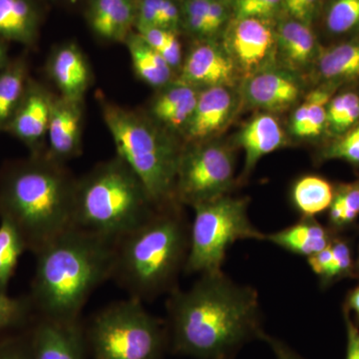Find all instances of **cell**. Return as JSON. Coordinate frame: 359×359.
<instances>
[{
    "mask_svg": "<svg viewBox=\"0 0 359 359\" xmlns=\"http://www.w3.org/2000/svg\"><path fill=\"white\" fill-rule=\"evenodd\" d=\"M174 347L200 359H233L264 334L257 290L224 275L205 273L191 289H174L168 302Z\"/></svg>",
    "mask_w": 359,
    "mask_h": 359,
    "instance_id": "cell-1",
    "label": "cell"
},
{
    "mask_svg": "<svg viewBox=\"0 0 359 359\" xmlns=\"http://www.w3.org/2000/svg\"><path fill=\"white\" fill-rule=\"evenodd\" d=\"M114 244L72 226L35 254L32 301L45 318L77 321L90 295L111 280Z\"/></svg>",
    "mask_w": 359,
    "mask_h": 359,
    "instance_id": "cell-2",
    "label": "cell"
},
{
    "mask_svg": "<svg viewBox=\"0 0 359 359\" xmlns=\"http://www.w3.org/2000/svg\"><path fill=\"white\" fill-rule=\"evenodd\" d=\"M76 180L45 153L9 168L0 180V219L20 231L26 249L37 254L74 226Z\"/></svg>",
    "mask_w": 359,
    "mask_h": 359,
    "instance_id": "cell-3",
    "label": "cell"
},
{
    "mask_svg": "<svg viewBox=\"0 0 359 359\" xmlns=\"http://www.w3.org/2000/svg\"><path fill=\"white\" fill-rule=\"evenodd\" d=\"M181 208L156 209L147 221L115 241L111 280L129 297L144 302L175 289L190 249V229Z\"/></svg>",
    "mask_w": 359,
    "mask_h": 359,
    "instance_id": "cell-4",
    "label": "cell"
},
{
    "mask_svg": "<svg viewBox=\"0 0 359 359\" xmlns=\"http://www.w3.org/2000/svg\"><path fill=\"white\" fill-rule=\"evenodd\" d=\"M101 111L118 157L140 179L156 209L178 204L175 185L183 141L158 126L145 112L103 99Z\"/></svg>",
    "mask_w": 359,
    "mask_h": 359,
    "instance_id": "cell-5",
    "label": "cell"
},
{
    "mask_svg": "<svg viewBox=\"0 0 359 359\" xmlns=\"http://www.w3.org/2000/svg\"><path fill=\"white\" fill-rule=\"evenodd\" d=\"M155 210L140 179L118 156L76 180L74 226L82 230L115 242Z\"/></svg>",
    "mask_w": 359,
    "mask_h": 359,
    "instance_id": "cell-6",
    "label": "cell"
},
{
    "mask_svg": "<svg viewBox=\"0 0 359 359\" xmlns=\"http://www.w3.org/2000/svg\"><path fill=\"white\" fill-rule=\"evenodd\" d=\"M248 205V198L226 195L193 208L195 217L184 271L201 275L221 273L226 250L233 243L266 240V236L250 223Z\"/></svg>",
    "mask_w": 359,
    "mask_h": 359,
    "instance_id": "cell-7",
    "label": "cell"
},
{
    "mask_svg": "<svg viewBox=\"0 0 359 359\" xmlns=\"http://www.w3.org/2000/svg\"><path fill=\"white\" fill-rule=\"evenodd\" d=\"M90 340L96 359H159L164 334L143 302L129 297L96 314Z\"/></svg>",
    "mask_w": 359,
    "mask_h": 359,
    "instance_id": "cell-8",
    "label": "cell"
},
{
    "mask_svg": "<svg viewBox=\"0 0 359 359\" xmlns=\"http://www.w3.org/2000/svg\"><path fill=\"white\" fill-rule=\"evenodd\" d=\"M235 149L221 138L184 144L180 158L175 200L195 205L229 195L236 184Z\"/></svg>",
    "mask_w": 359,
    "mask_h": 359,
    "instance_id": "cell-9",
    "label": "cell"
},
{
    "mask_svg": "<svg viewBox=\"0 0 359 359\" xmlns=\"http://www.w3.org/2000/svg\"><path fill=\"white\" fill-rule=\"evenodd\" d=\"M222 43L235 63L242 80L278 65L275 25L257 18L233 20L226 26Z\"/></svg>",
    "mask_w": 359,
    "mask_h": 359,
    "instance_id": "cell-10",
    "label": "cell"
},
{
    "mask_svg": "<svg viewBox=\"0 0 359 359\" xmlns=\"http://www.w3.org/2000/svg\"><path fill=\"white\" fill-rule=\"evenodd\" d=\"M304 89V77L280 65L254 73L238 85L242 107L273 115L295 108Z\"/></svg>",
    "mask_w": 359,
    "mask_h": 359,
    "instance_id": "cell-11",
    "label": "cell"
},
{
    "mask_svg": "<svg viewBox=\"0 0 359 359\" xmlns=\"http://www.w3.org/2000/svg\"><path fill=\"white\" fill-rule=\"evenodd\" d=\"M177 78L199 90L238 87L242 81L221 40H194Z\"/></svg>",
    "mask_w": 359,
    "mask_h": 359,
    "instance_id": "cell-12",
    "label": "cell"
},
{
    "mask_svg": "<svg viewBox=\"0 0 359 359\" xmlns=\"http://www.w3.org/2000/svg\"><path fill=\"white\" fill-rule=\"evenodd\" d=\"M242 108L238 87L216 86L200 90L197 105L183 136L184 144L221 137Z\"/></svg>",
    "mask_w": 359,
    "mask_h": 359,
    "instance_id": "cell-13",
    "label": "cell"
},
{
    "mask_svg": "<svg viewBox=\"0 0 359 359\" xmlns=\"http://www.w3.org/2000/svg\"><path fill=\"white\" fill-rule=\"evenodd\" d=\"M55 96L29 78L22 100L6 131L25 144L32 155L42 154Z\"/></svg>",
    "mask_w": 359,
    "mask_h": 359,
    "instance_id": "cell-14",
    "label": "cell"
},
{
    "mask_svg": "<svg viewBox=\"0 0 359 359\" xmlns=\"http://www.w3.org/2000/svg\"><path fill=\"white\" fill-rule=\"evenodd\" d=\"M84 100L55 96L47 131L45 155L55 162H65L81 152Z\"/></svg>",
    "mask_w": 359,
    "mask_h": 359,
    "instance_id": "cell-15",
    "label": "cell"
},
{
    "mask_svg": "<svg viewBox=\"0 0 359 359\" xmlns=\"http://www.w3.org/2000/svg\"><path fill=\"white\" fill-rule=\"evenodd\" d=\"M275 30L278 65L304 78L311 74L321 50L311 26L287 16Z\"/></svg>",
    "mask_w": 359,
    "mask_h": 359,
    "instance_id": "cell-16",
    "label": "cell"
},
{
    "mask_svg": "<svg viewBox=\"0 0 359 359\" xmlns=\"http://www.w3.org/2000/svg\"><path fill=\"white\" fill-rule=\"evenodd\" d=\"M155 91L147 110L144 112L161 128L183 141L197 105L200 90L176 78L171 83Z\"/></svg>",
    "mask_w": 359,
    "mask_h": 359,
    "instance_id": "cell-17",
    "label": "cell"
},
{
    "mask_svg": "<svg viewBox=\"0 0 359 359\" xmlns=\"http://www.w3.org/2000/svg\"><path fill=\"white\" fill-rule=\"evenodd\" d=\"M47 72L60 96L73 100H84L93 78L86 55L72 41L54 48L47 61Z\"/></svg>",
    "mask_w": 359,
    "mask_h": 359,
    "instance_id": "cell-18",
    "label": "cell"
},
{
    "mask_svg": "<svg viewBox=\"0 0 359 359\" xmlns=\"http://www.w3.org/2000/svg\"><path fill=\"white\" fill-rule=\"evenodd\" d=\"M90 30L108 43H123L135 32L137 0H85Z\"/></svg>",
    "mask_w": 359,
    "mask_h": 359,
    "instance_id": "cell-19",
    "label": "cell"
},
{
    "mask_svg": "<svg viewBox=\"0 0 359 359\" xmlns=\"http://www.w3.org/2000/svg\"><path fill=\"white\" fill-rule=\"evenodd\" d=\"M236 143L244 150L243 178H248L264 156L287 145V136L275 115L262 112L245 123L236 137Z\"/></svg>",
    "mask_w": 359,
    "mask_h": 359,
    "instance_id": "cell-20",
    "label": "cell"
},
{
    "mask_svg": "<svg viewBox=\"0 0 359 359\" xmlns=\"http://www.w3.org/2000/svg\"><path fill=\"white\" fill-rule=\"evenodd\" d=\"M183 33L193 40H219L233 20L231 2L181 0Z\"/></svg>",
    "mask_w": 359,
    "mask_h": 359,
    "instance_id": "cell-21",
    "label": "cell"
},
{
    "mask_svg": "<svg viewBox=\"0 0 359 359\" xmlns=\"http://www.w3.org/2000/svg\"><path fill=\"white\" fill-rule=\"evenodd\" d=\"M32 359H82L77 321L45 318L33 335Z\"/></svg>",
    "mask_w": 359,
    "mask_h": 359,
    "instance_id": "cell-22",
    "label": "cell"
},
{
    "mask_svg": "<svg viewBox=\"0 0 359 359\" xmlns=\"http://www.w3.org/2000/svg\"><path fill=\"white\" fill-rule=\"evenodd\" d=\"M40 23L36 0H0V39L32 46L39 39Z\"/></svg>",
    "mask_w": 359,
    "mask_h": 359,
    "instance_id": "cell-23",
    "label": "cell"
},
{
    "mask_svg": "<svg viewBox=\"0 0 359 359\" xmlns=\"http://www.w3.org/2000/svg\"><path fill=\"white\" fill-rule=\"evenodd\" d=\"M313 73L323 85L337 87L359 79V35L321 49Z\"/></svg>",
    "mask_w": 359,
    "mask_h": 359,
    "instance_id": "cell-24",
    "label": "cell"
},
{
    "mask_svg": "<svg viewBox=\"0 0 359 359\" xmlns=\"http://www.w3.org/2000/svg\"><path fill=\"white\" fill-rule=\"evenodd\" d=\"M131 59L135 75L142 82L158 90L171 83L176 72L136 32L124 42Z\"/></svg>",
    "mask_w": 359,
    "mask_h": 359,
    "instance_id": "cell-25",
    "label": "cell"
},
{
    "mask_svg": "<svg viewBox=\"0 0 359 359\" xmlns=\"http://www.w3.org/2000/svg\"><path fill=\"white\" fill-rule=\"evenodd\" d=\"M332 238L330 231L313 217H304L294 226L266 236V240L273 244L308 257L327 248Z\"/></svg>",
    "mask_w": 359,
    "mask_h": 359,
    "instance_id": "cell-26",
    "label": "cell"
},
{
    "mask_svg": "<svg viewBox=\"0 0 359 359\" xmlns=\"http://www.w3.org/2000/svg\"><path fill=\"white\" fill-rule=\"evenodd\" d=\"M28 68L23 58L11 61L0 71V131H6L25 95Z\"/></svg>",
    "mask_w": 359,
    "mask_h": 359,
    "instance_id": "cell-27",
    "label": "cell"
},
{
    "mask_svg": "<svg viewBox=\"0 0 359 359\" xmlns=\"http://www.w3.org/2000/svg\"><path fill=\"white\" fill-rule=\"evenodd\" d=\"M334 190L332 184L320 176L302 177L292 191V202L304 217H314L332 205Z\"/></svg>",
    "mask_w": 359,
    "mask_h": 359,
    "instance_id": "cell-28",
    "label": "cell"
},
{
    "mask_svg": "<svg viewBox=\"0 0 359 359\" xmlns=\"http://www.w3.org/2000/svg\"><path fill=\"white\" fill-rule=\"evenodd\" d=\"M183 33L181 0H137L136 26Z\"/></svg>",
    "mask_w": 359,
    "mask_h": 359,
    "instance_id": "cell-29",
    "label": "cell"
},
{
    "mask_svg": "<svg viewBox=\"0 0 359 359\" xmlns=\"http://www.w3.org/2000/svg\"><path fill=\"white\" fill-rule=\"evenodd\" d=\"M26 245L20 231L8 219H0V287L7 290Z\"/></svg>",
    "mask_w": 359,
    "mask_h": 359,
    "instance_id": "cell-30",
    "label": "cell"
},
{
    "mask_svg": "<svg viewBox=\"0 0 359 359\" xmlns=\"http://www.w3.org/2000/svg\"><path fill=\"white\" fill-rule=\"evenodd\" d=\"M135 32L166 60L178 77L184 55L180 33L162 28L139 27Z\"/></svg>",
    "mask_w": 359,
    "mask_h": 359,
    "instance_id": "cell-31",
    "label": "cell"
},
{
    "mask_svg": "<svg viewBox=\"0 0 359 359\" xmlns=\"http://www.w3.org/2000/svg\"><path fill=\"white\" fill-rule=\"evenodd\" d=\"M359 216V183L341 185L334 191L330 207V222L337 229L346 228Z\"/></svg>",
    "mask_w": 359,
    "mask_h": 359,
    "instance_id": "cell-32",
    "label": "cell"
},
{
    "mask_svg": "<svg viewBox=\"0 0 359 359\" xmlns=\"http://www.w3.org/2000/svg\"><path fill=\"white\" fill-rule=\"evenodd\" d=\"M325 26L334 35L346 34L359 27V0H332L325 13Z\"/></svg>",
    "mask_w": 359,
    "mask_h": 359,
    "instance_id": "cell-33",
    "label": "cell"
},
{
    "mask_svg": "<svg viewBox=\"0 0 359 359\" xmlns=\"http://www.w3.org/2000/svg\"><path fill=\"white\" fill-rule=\"evenodd\" d=\"M318 160H342L359 165V122L328 142L321 149Z\"/></svg>",
    "mask_w": 359,
    "mask_h": 359,
    "instance_id": "cell-34",
    "label": "cell"
},
{
    "mask_svg": "<svg viewBox=\"0 0 359 359\" xmlns=\"http://www.w3.org/2000/svg\"><path fill=\"white\" fill-rule=\"evenodd\" d=\"M233 18H257L273 22L283 9V0H233Z\"/></svg>",
    "mask_w": 359,
    "mask_h": 359,
    "instance_id": "cell-35",
    "label": "cell"
},
{
    "mask_svg": "<svg viewBox=\"0 0 359 359\" xmlns=\"http://www.w3.org/2000/svg\"><path fill=\"white\" fill-rule=\"evenodd\" d=\"M332 261L325 276L321 278L323 285H328L340 278L353 276L354 264L351 247L342 238H332L330 243Z\"/></svg>",
    "mask_w": 359,
    "mask_h": 359,
    "instance_id": "cell-36",
    "label": "cell"
},
{
    "mask_svg": "<svg viewBox=\"0 0 359 359\" xmlns=\"http://www.w3.org/2000/svg\"><path fill=\"white\" fill-rule=\"evenodd\" d=\"M28 302L14 299L7 294V290L0 287V330L15 325L25 318Z\"/></svg>",
    "mask_w": 359,
    "mask_h": 359,
    "instance_id": "cell-37",
    "label": "cell"
},
{
    "mask_svg": "<svg viewBox=\"0 0 359 359\" xmlns=\"http://www.w3.org/2000/svg\"><path fill=\"white\" fill-rule=\"evenodd\" d=\"M358 102L359 95L354 92H344L332 97L327 104V130L334 134L346 113Z\"/></svg>",
    "mask_w": 359,
    "mask_h": 359,
    "instance_id": "cell-38",
    "label": "cell"
},
{
    "mask_svg": "<svg viewBox=\"0 0 359 359\" xmlns=\"http://www.w3.org/2000/svg\"><path fill=\"white\" fill-rule=\"evenodd\" d=\"M344 320L347 332L346 359H359V330L346 309H344Z\"/></svg>",
    "mask_w": 359,
    "mask_h": 359,
    "instance_id": "cell-39",
    "label": "cell"
},
{
    "mask_svg": "<svg viewBox=\"0 0 359 359\" xmlns=\"http://www.w3.org/2000/svg\"><path fill=\"white\" fill-rule=\"evenodd\" d=\"M332 261V252L330 245L325 248V250H320V252H316L313 256L308 257L309 266L313 269V273L320 276V278H323L325 273H327Z\"/></svg>",
    "mask_w": 359,
    "mask_h": 359,
    "instance_id": "cell-40",
    "label": "cell"
},
{
    "mask_svg": "<svg viewBox=\"0 0 359 359\" xmlns=\"http://www.w3.org/2000/svg\"><path fill=\"white\" fill-rule=\"evenodd\" d=\"M262 339L266 340V342L273 348L275 353L276 359H304L295 353L290 346L283 344L280 340L275 339V337H269V335L264 334Z\"/></svg>",
    "mask_w": 359,
    "mask_h": 359,
    "instance_id": "cell-41",
    "label": "cell"
},
{
    "mask_svg": "<svg viewBox=\"0 0 359 359\" xmlns=\"http://www.w3.org/2000/svg\"><path fill=\"white\" fill-rule=\"evenodd\" d=\"M323 0H301L302 22L311 25L320 11Z\"/></svg>",
    "mask_w": 359,
    "mask_h": 359,
    "instance_id": "cell-42",
    "label": "cell"
},
{
    "mask_svg": "<svg viewBox=\"0 0 359 359\" xmlns=\"http://www.w3.org/2000/svg\"><path fill=\"white\" fill-rule=\"evenodd\" d=\"M0 359H32V356L15 344H4L0 346Z\"/></svg>",
    "mask_w": 359,
    "mask_h": 359,
    "instance_id": "cell-43",
    "label": "cell"
},
{
    "mask_svg": "<svg viewBox=\"0 0 359 359\" xmlns=\"http://www.w3.org/2000/svg\"><path fill=\"white\" fill-rule=\"evenodd\" d=\"M346 311H353L355 316V325H359V285L356 289L351 290V294L347 297L346 306Z\"/></svg>",
    "mask_w": 359,
    "mask_h": 359,
    "instance_id": "cell-44",
    "label": "cell"
},
{
    "mask_svg": "<svg viewBox=\"0 0 359 359\" xmlns=\"http://www.w3.org/2000/svg\"><path fill=\"white\" fill-rule=\"evenodd\" d=\"M283 9L290 18L301 21V0H283Z\"/></svg>",
    "mask_w": 359,
    "mask_h": 359,
    "instance_id": "cell-45",
    "label": "cell"
},
{
    "mask_svg": "<svg viewBox=\"0 0 359 359\" xmlns=\"http://www.w3.org/2000/svg\"><path fill=\"white\" fill-rule=\"evenodd\" d=\"M11 62L8 58V52L4 40L0 39V71L4 69L8 63Z\"/></svg>",
    "mask_w": 359,
    "mask_h": 359,
    "instance_id": "cell-46",
    "label": "cell"
},
{
    "mask_svg": "<svg viewBox=\"0 0 359 359\" xmlns=\"http://www.w3.org/2000/svg\"><path fill=\"white\" fill-rule=\"evenodd\" d=\"M66 2H69V4H75V2L77 1V0H65Z\"/></svg>",
    "mask_w": 359,
    "mask_h": 359,
    "instance_id": "cell-47",
    "label": "cell"
},
{
    "mask_svg": "<svg viewBox=\"0 0 359 359\" xmlns=\"http://www.w3.org/2000/svg\"><path fill=\"white\" fill-rule=\"evenodd\" d=\"M224 1L233 2V0H224Z\"/></svg>",
    "mask_w": 359,
    "mask_h": 359,
    "instance_id": "cell-48",
    "label": "cell"
},
{
    "mask_svg": "<svg viewBox=\"0 0 359 359\" xmlns=\"http://www.w3.org/2000/svg\"><path fill=\"white\" fill-rule=\"evenodd\" d=\"M358 269H359V259H358Z\"/></svg>",
    "mask_w": 359,
    "mask_h": 359,
    "instance_id": "cell-49",
    "label": "cell"
}]
</instances>
